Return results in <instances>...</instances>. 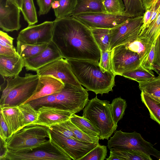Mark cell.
I'll return each instance as SVG.
<instances>
[{
  "instance_id": "6da1fadb",
  "label": "cell",
  "mask_w": 160,
  "mask_h": 160,
  "mask_svg": "<svg viewBox=\"0 0 160 160\" xmlns=\"http://www.w3.org/2000/svg\"><path fill=\"white\" fill-rule=\"evenodd\" d=\"M53 23L52 41L63 58L99 63L101 51L89 28L71 16Z\"/></svg>"
},
{
  "instance_id": "7a4b0ae2",
  "label": "cell",
  "mask_w": 160,
  "mask_h": 160,
  "mask_svg": "<svg viewBox=\"0 0 160 160\" xmlns=\"http://www.w3.org/2000/svg\"><path fill=\"white\" fill-rule=\"evenodd\" d=\"M71 69L81 85L96 95L112 91L116 75L113 72H103L99 63L87 60L68 59Z\"/></svg>"
},
{
  "instance_id": "3957f363",
  "label": "cell",
  "mask_w": 160,
  "mask_h": 160,
  "mask_svg": "<svg viewBox=\"0 0 160 160\" xmlns=\"http://www.w3.org/2000/svg\"><path fill=\"white\" fill-rule=\"evenodd\" d=\"M38 78L37 74L27 73L24 77L18 75L8 78L6 87L2 91L0 108L23 104L32 95Z\"/></svg>"
},
{
  "instance_id": "277c9868",
  "label": "cell",
  "mask_w": 160,
  "mask_h": 160,
  "mask_svg": "<svg viewBox=\"0 0 160 160\" xmlns=\"http://www.w3.org/2000/svg\"><path fill=\"white\" fill-rule=\"evenodd\" d=\"M82 117L99 132V140H108L118 126L112 118L109 102L100 100L97 96L88 101L83 109Z\"/></svg>"
},
{
  "instance_id": "5b68a950",
  "label": "cell",
  "mask_w": 160,
  "mask_h": 160,
  "mask_svg": "<svg viewBox=\"0 0 160 160\" xmlns=\"http://www.w3.org/2000/svg\"><path fill=\"white\" fill-rule=\"evenodd\" d=\"M1 160H71L72 159L51 139L32 148L19 150L6 149L1 154Z\"/></svg>"
},
{
  "instance_id": "8992f818",
  "label": "cell",
  "mask_w": 160,
  "mask_h": 160,
  "mask_svg": "<svg viewBox=\"0 0 160 160\" xmlns=\"http://www.w3.org/2000/svg\"><path fill=\"white\" fill-rule=\"evenodd\" d=\"M51 139L49 128L32 124L26 126L13 133L7 141L2 142L3 147L9 150L25 149L36 147Z\"/></svg>"
},
{
  "instance_id": "52a82bcc",
  "label": "cell",
  "mask_w": 160,
  "mask_h": 160,
  "mask_svg": "<svg viewBox=\"0 0 160 160\" xmlns=\"http://www.w3.org/2000/svg\"><path fill=\"white\" fill-rule=\"evenodd\" d=\"M108 147L110 150H139L158 159L160 158V152L151 143L144 139L140 134L135 131L126 132L116 130L108 140Z\"/></svg>"
},
{
  "instance_id": "ba28073f",
  "label": "cell",
  "mask_w": 160,
  "mask_h": 160,
  "mask_svg": "<svg viewBox=\"0 0 160 160\" xmlns=\"http://www.w3.org/2000/svg\"><path fill=\"white\" fill-rule=\"evenodd\" d=\"M88 90L82 86L64 83L59 92L56 93L55 106L73 114L82 110L89 101Z\"/></svg>"
},
{
  "instance_id": "9c48e42d",
  "label": "cell",
  "mask_w": 160,
  "mask_h": 160,
  "mask_svg": "<svg viewBox=\"0 0 160 160\" xmlns=\"http://www.w3.org/2000/svg\"><path fill=\"white\" fill-rule=\"evenodd\" d=\"M143 16L128 18L119 25L110 29V48L125 44L137 38L143 24Z\"/></svg>"
},
{
  "instance_id": "30bf717a",
  "label": "cell",
  "mask_w": 160,
  "mask_h": 160,
  "mask_svg": "<svg viewBox=\"0 0 160 160\" xmlns=\"http://www.w3.org/2000/svg\"><path fill=\"white\" fill-rule=\"evenodd\" d=\"M111 62L112 71L116 75L122 74L136 68L142 60L136 52L127 48L124 44L117 46L111 51Z\"/></svg>"
},
{
  "instance_id": "8fae6325",
  "label": "cell",
  "mask_w": 160,
  "mask_h": 160,
  "mask_svg": "<svg viewBox=\"0 0 160 160\" xmlns=\"http://www.w3.org/2000/svg\"><path fill=\"white\" fill-rule=\"evenodd\" d=\"M90 29L104 28L111 29L124 22L129 17L103 12H90L71 15Z\"/></svg>"
},
{
  "instance_id": "7c38bea8",
  "label": "cell",
  "mask_w": 160,
  "mask_h": 160,
  "mask_svg": "<svg viewBox=\"0 0 160 160\" xmlns=\"http://www.w3.org/2000/svg\"><path fill=\"white\" fill-rule=\"evenodd\" d=\"M53 26V21H48L29 26L20 31L17 41L33 45L49 43L52 41Z\"/></svg>"
},
{
  "instance_id": "4fadbf2b",
  "label": "cell",
  "mask_w": 160,
  "mask_h": 160,
  "mask_svg": "<svg viewBox=\"0 0 160 160\" xmlns=\"http://www.w3.org/2000/svg\"><path fill=\"white\" fill-rule=\"evenodd\" d=\"M49 129L51 140L72 160H80L99 144L66 138Z\"/></svg>"
},
{
  "instance_id": "5bb4252c",
  "label": "cell",
  "mask_w": 160,
  "mask_h": 160,
  "mask_svg": "<svg viewBox=\"0 0 160 160\" xmlns=\"http://www.w3.org/2000/svg\"><path fill=\"white\" fill-rule=\"evenodd\" d=\"M36 72L38 76H51L61 80L64 83L82 86L73 72L68 60L63 58L43 66Z\"/></svg>"
},
{
  "instance_id": "9a60e30c",
  "label": "cell",
  "mask_w": 160,
  "mask_h": 160,
  "mask_svg": "<svg viewBox=\"0 0 160 160\" xmlns=\"http://www.w3.org/2000/svg\"><path fill=\"white\" fill-rule=\"evenodd\" d=\"M20 9L9 0H0V28L3 31H18L21 28Z\"/></svg>"
},
{
  "instance_id": "2e32d148",
  "label": "cell",
  "mask_w": 160,
  "mask_h": 160,
  "mask_svg": "<svg viewBox=\"0 0 160 160\" xmlns=\"http://www.w3.org/2000/svg\"><path fill=\"white\" fill-rule=\"evenodd\" d=\"M38 117L34 124L47 127L69 120L73 114L55 106H43L38 110Z\"/></svg>"
},
{
  "instance_id": "e0dca14e",
  "label": "cell",
  "mask_w": 160,
  "mask_h": 160,
  "mask_svg": "<svg viewBox=\"0 0 160 160\" xmlns=\"http://www.w3.org/2000/svg\"><path fill=\"white\" fill-rule=\"evenodd\" d=\"M61 58L63 57L61 52L52 41L47 48L38 54L24 59V67L27 71L36 72L43 66Z\"/></svg>"
},
{
  "instance_id": "ac0fdd59",
  "label": "cell",
  "mask_w": 160,
  "mask_h": 160,
  "mask_svg": "<svg viewBox=\"0 0 160 160\" xmlns=\"http://www.w3.org/2000/svg\"><path fill=\"white\" fill-rule=\"evenodd\" d=\"M64 86L63 82L52 76H39L37 87L33 93L23 104L39 98L58 93Z\"/></svg>"
},
{
  "instance_id": "d6986e66",
  "label": "cell",
  "mask_w": 160,
  "mask_h": 160,
  "mask_svg": "<svg viewBox=\"0 0 160 160\" xmlns=\"http://www.w3.org/2000/svg\"><path fill=\"white\" fill-rule=\"evenodd\" d=\"M24 67V59L20 56L10 57L0 55V74L3 78L18 75Z\"/></svg>"
},
{
  "instance_id": "ffe728a7",
  "label": "cell",
  "mask_w": 160,
  "mask_h": 160,
  "mask_svg": "<svg viewBox=\"0 0 160 160\" xmlns=\"http://www.w3.org/2000/svg\"><path fill=\"white\" fill-rule=\"evenodd\" d=\"M0 113L2 115L12 135L23 128V117L18 106L0 108Z\"/></svg>"
},
{
  "instance_id": "44dd1931",
  "label": "cell",
  "mask_w": 160,
  "mask_h": 160,
  "mask_svg": "<svg viewBox=\"0 0 160 160\" xmlns=\"http://www.w3.org/2000/svg\"><path fill=\"white\" fill-rule=\"evenodd\" d=\"M138 82L142 92L160 103V75Z\"/></svg>"
},
{
  "instance_id": "7402d4cb",
  "label": "cell",
  "mask_w": 160,
  "mask_h": 160,
  "mask_svg": "<svg viewBox=\"0 0 160 160\" xmlns=\"http://www.w3.org/2000/svg\"><path fill=\"white\" fill-rule=\"evenodd\" d=\"M102 2V0H77L71 15L85 12H105Z\"/></svg>"
},
{
  "instance_id": "603a6c76",
  "label": "cell",
  "mask_w": 160,
  "mask_h": 160,
  "mask_svg": "<svg viewBox=\"0 0 160 160\" xmlns=\"http://www.w3.org/2000/svg\"><path fill=\"white\" fill-rule=\"evenodd\" d=\"M49 43L33 45L17 41L16 50L19 55L23 59L28 58L38 54L48 46Z\"/></svg>"
},
{
  "instance_id": "cb8c5ba5",
  "label": "cell",
  "mask_w": 160,
  "mask_h": 160,
  "mask_svg": "<svg viewBox=\"0 0 160 160\" xmlns=\"http://www.w3.org/2000/svg\"><path fill=\"white\" fill-rule=\"evenodd\" d=\"M160 34V13L156 19L140 33L138 38L153 45Z\"/></svg>"
},
{
  "instance_id": "d4e9b609",
  "label": "cell",
  "mask_w": 160,
  "mask_h": 160,
  "mask_svg": "<svg viewBox=\"0 0 160 160\" xmlns=\"http://www.w3.org/2000/svg\"><path fill=\"white\" fill-rule=\"evenodd\" d=\"M101 51H109V29L94 28L90 29Z\"/></svg>"
},
{
  "instance_id": "484cf974",
  "label": "cell",
  "mask_w": 160,
  "mask_h": 160,
  "mask_svg": "<svg viewBox=\"0 0 160 160\" xmlns=\"http://www.w3.org/2000/svg\"><path fill=\"white\" fill-rule=\"evenodd\" d=\"M70 120L78 128L87 134L94 137L99 136V133L95 127L82 116L73 114Z\"/></svg>"
},
{
  "instance_id": "4316f807",
  "label": "cell",
  "mask_w": 160,
  "mask_h": 160,
  "mask_svg": "<svg viewBox=\"0 0 160 160\" xmlns=\"http://www.w3.org/2000/svg\"><path fill=\"white\" fill-rule=\"evenodd\" d=\"M124 45L127 48L137 53L142 61L148 53L152 45L138 37Z\"/></svg>"
},
{
  "instance_id": "83f0119b",
  "label": "cell",
  "mask_w": 160,
  "mask_h": 160,
  "mask_svg": "<svg viewBox=\"0 0 160 160\" xmlns=\"http://www.w3.org/2000/svg\"><path fill=\"white\" fill-rule=\"evenodd\" d=\"M121 76L138 82L146 81L155 77L151 70L143 67L141 65L135 69L123 73Z\"/></svg>"
},
{
  "instance_id": "f1b7e54d",
  "label": "cell",
  "mask_w": 160,
  "mask_h": 160,
  "mask_svg": "<svg viewBox=\"0 0 160 160\" xmlns=\"http://www.w3.org/2000/svg\"><path fill=\"white\" fill-rule=\"evenodd\" d=\"M141 97L142 102L149 112L150 118L160 125V103L142 92Z\"/></svg>"
},
{
  "instance_id": "f546056e",
  "label": "cell",
  "mask_w": 160,
  "mask_h": 160,
  "mask_svg": "<svg viewBox=\"0 0 160 160\" xmlns=\"http://www.w3.org/2000/svg\"><path fill=\"white\" fill-rule=\"evenodd\" d=\"M125 7L124 14L129 18L143 16L145 12L142 0H122Z\"/></svg>"
},
{
  "instance_id": "4dcf8cb0",
  "label": "cell",
  "mask_w": 160,
  "mask_h": 160,
  "mask_svg": "<svg viewBox=\"0 0 160 160\" xmlns=\"http://www.w3.org/2000/svg\"><path fill=\"white\" fill-rule=\"evenodd\" d=\"M20 10L29 26L34 25L38 22L33 0H23Z\"/></svg>"
},
{
  "instance_id": "1f68e13d",
  "label": "cell",
  "mask_w": 160,
  "mask_h": 160,
  "mask_svg": "<svg viewBox=\"0 0 160 160\" xmlns=\"http://www.w3.org/2000/svg\"><path fill=\"white\" fill-rule=\"evenodd\" d=\"M115 153L121 160H152L150 156L138 150L122 151L110 150Z\"/></svg>"
},
{
  "instance_id": "d6a6232c",
  "label": "cell",
  "mask_w": 160,
  "mask_h": 160,
  "mask_svg": "<svg viewBox=\"0 0 160 160\" xmlns=\"http://www.w3.org/2000/svg\"><path fill=\"white\" fill-rule=\"evenodd\" d=\"M23 117V128L29 124H34L37 120L38 111L35 109L28 102L18 106Z\"/></svg>"
},
{
  "instance_id": "836d02e7",
  "label": "cell",
  "mask_w": 160,
  "mask_h": 160,
  "mask_svg": "<svg viewBox=\"0 0 160 160\" xmlns=\"http://www.w3.org/2000/svg\"><path fill=\"white\" fill-rule=\"evenodd\" d=\"M110 106L113 119L115 124H117L124 113L127 106L126 101L121 97L117 98L113 100Z\"/></svg>"
},
{
  "instance_id": "e575fe53",
  "label": "cell",
  "mask_w": 160,
  "mask_h": 160,
  "mask_svg": "<svg viewBox=\"0 0 160 160\" xmlns=\"http://www.w3.org/2000/svg\"><path fill=\"white\" fill-rule=\"evenodd\" d=\"M59 7L54 11L56 18L71 16L77 3V0H57Z\"/></svg>"
},
{
  "instance_id": "d590c367",
  "label": "cell",
  "mask_w": 160,
  "mask_h": 160,
  "mask_svg": "<svg viewBox=\"0 0 160 160\" xmlns=\"http://www.w3.org/2000/svg\"><path fill=\"white\" fill-rule=\"evenodd\" d=\"M102 3L105 13L125 15V7L122 0H102Z\"/></svg>"
},
{
  "instance_id": "8d00e7d4",
  "label": "cell",
  "mask_w": 160,
  "mask_h": 160,
  "mask_svg": "<svg viewBox=\"0 0 160 160\" xmlns=\"http://www.w3.org/2000/svg\"><path fill=\"white\" fill-rule=\"evenodd\" d=\"M65 122L67 127L72 132L78 140L83 142L99 143V139L98 136H92L85 133L72 123L70 119Z\"/></svg>"
},
{
  "instance_id": "74e56055",
  "label": "cell",
  "mask_w": 160,
  "mask_h": 160,
  "mask_svg": "<svg viewBox=\"0 0 160 160\" xmlns=\"http://www.w3.org/2000/svg\"><path fill=\"white\" fill-rule=\"evenodd\" d=\"M107 153V147L99 144L80 160H104Z\"/></svg>"
},
{
  "instance_id": "f35d334b",
  "label": "cell",
  "mask_w": 160,
  "mask_h": 160,
  "mask_svg": "<svg viewBox=\"0 0 160 160\" xmlns=\"http://www.w3.org/2000/svg\"><path fill=\"white\" fill-rule=\"evenodd\" d=\"M56 102V93H55L34 99L28 102L35 109L38 110L43 106H55Z\"/></svg>"
},
{
  "instance_id": "ab89813d",
  "label": "cell",
  "mask_w": 160,
  "mask_h": 160,
  "mask_svg": "<svg viewBox=\"0 0 160 160\" xmlns=\"http://www.w3.org/2000/svg\"><path fill=\"white\" fill-rule=\"evenodd\" d=\"M48 128L55 132L66 138L78 140L72 132L67 127L65 122L52 125Z\"/></svg>"
},
{
  "instance_id": "60d3db41",
  "label": "cell",
  "mask_w": 160,
  "mask_h": 160,
  "mask_svg": "<svg viewBox=\"0 0 160 160\" xmlns=\"http://www.w3.org/2000/svg\"><path fill=\"white\" fill-rule=\"evenodd\" d=\"M111 51H101V58L99 62V66L103 72H113L111 62Z\"/></svg>"
},
{
  "instance_id": "b9f144b4",
  "label": "cell",
  "mask_w": 160,
  "mask_h": 160,
  "mask_svg": "<svg viewBox=\"0 0 160 160\" xmlns=\"http://www.w3.org/2000/svg\"><path fill=\"white\" fill-rule=\"evenodd\" d=\"M154 58V45L153 44L148 53L142 61L141 65L146 68L156 72L153 66Z\"/></svg>"
},
{
  "instance_id": "7bdbcfd3",
  "label": "cell",
  "mask_w": 160,
  "mask_h": 160,
  "mask_svg": "<svg viewBox=\"0 0 160 160\" xmlns=\"http://www.w3.org/2000/svg\"><path fill=\"white\" fill-rule=\"evenodd\" d=\"M0 137L4 144L11 136L12 134L2 114L0 113Z\"/></svg>"
},
{
  "instance_id": "ee69618b",
  "label": "cell",
  "mask_w": 160,
  "mask_h": 160,
  "mask_svg": "<svg viewBox=\"0 0 160 160\" xmlns=\"http://www.w3.org/2000/svg\"><path fill=\"white\" fill-rule=\"evenodd\" d=\"M154 45V58L153 66L156 69L160 71V34L155 41Z\"/></svg>"
},
{
  "instance_id": "f6af8a7d",
  "label": "cell",
  "mask_w": 160,
  "mask_h": 160,
  "mask_svg": "<svg viewBox=\"0 0 160 160\" xmlns=\"http://www.w3.org/2000/svg\"><path fill=\"white\" fill-rule=\"evenodd\" d=\"M54 0H37L39 7L38 14L39 16L47 14L52 8V4Z\"/></svg>"
},
{
  "instance_id": "bcb514c9",
  "label": "cell",
  "mask_w": 160,
  "mask_h": 160,
  "mask_svg": "<svg viewBox=\"0 0 160 160\" xmlns=\"http://www.w3.org/2000/svg\"><path fill=\"white\" fill-rule=\"evenodd\" d=\"M14 38L7 33L1 30L0 31V45L5 47H14L13 42Z\"/></svg>"
},
{
  "instance_id": "7dc6e473",
  "label": "cell",
  "mask_w": 160,
  "mask_h": 160,
  "mask_svg": "<svg viewBox=\"0 0 160 160\" xmlns=\"http://www.w3.org/2000/svg\"><path fill=\"white\" fill-rule=\"evenodd\" d=\"M0 55L10 57L20 56L15 47L9 48L2 46L0 45Z\"/></svg>"
},
{
  "instance_id": "c3c4849f",
  "label": "cell",
  "mask_w": 160,
  "mask_h": 160,
  "mask_svg": "<svg viewBox=\"0 0 160 160\" xmlns=\"http://www.w3.org/2000/svg\"><path fill=\"white\" fill-rule=\"evenodd\" d=\"M152 11V10L151 9H149L146 10L144 13L143 19V24L141 27L140 32L146 28L150 24V21Z\"/></svg>"
},
{
  "instance_id": "681fc988",
  "label": "cell",
  "mask_w": 160,
  "mask_h": 160,
  "mask_svg": "<svg viewBox=\"0 0 160 160\" xmlns=\"http://www.w3.org/2000/svg\"><path fill=\"white\" fill-rule=\"evenodd\" d=\"M145 11L154 6L158 0H142Z\"/></svg>"
},
{
  "instance_id": "f907efd6",
  "label": "cell",
  "mask_w": 160,
  "mask_h": 160,
  "mask_svg": "<svg viewBox=\"0 0 160 160\" xmlns=\"http://www.w3.org/2000/svg\"><path fill=\"white\" fill-rule=\"evenodd\" d=\"M160 13V5L156 9L152 11L150 21V23L158 17Z\"/></svg>"
},
{
  "instance_id": "816d5d0a",
  "label": "cell",
  "mask_w": 160,
  "mask_h": 160,
  "mask_svg": "<svg viewBox=\"0 0 160 160\" xmlns=\"http://www.w3.org/2000/svg\"><path fill=\"white\" fill-rule=\"evenodd\" d=\"M110 156L106 159L107 160H121L120 158L118 157L115 153L110 150Z\"/></svg>"
},
{
  "instance_id": "f5cc1de1",
  "label": "cell",
  "mask_w": 160,
  "mask_h": 160,
  "mask_svg": "<svg viewBox=\"0 0 160 160\" xmlns=\"http://www.w3.org/2000/svg\"><path fill=\"white\" fill-rule=\"evenodd\" d=\"M21 9L23 0H9Z\"/></svg>"
},
{
  "instance_id": "db71d44e",
  "label": "cell",
  "mask_w": 160,
  "mask_h": 160,
  "mask_svg": "<svg viewBox=\"0 0 160 160\" xmlns=\"http://www.w3.org/2000/svg\"><path fill=\"white\" fill-rule=\"evenodd\" d=\"M59 7V3L57 0H54L52 4V8L54 11L56 10Z\"/></svg>"
},
{
  "instance_id": "11a10c76",
  "label": "cell",
  "mask_w": 160,
  "mask_h": 160,
  "mask_svg": "<svg viewBox=\"0 0 160 160\" xmlns=\"http://www.w3.org/2000/svg\"><path fill=\"white\" fill-rule=\"evenodd\" d=\"M159 5H160V0H158L156 4L153 6L151 7L150 8L153 10L156 9Z\"/></svg>"
},
{
  "instance_id": "9f6ffc18",
  "label": "cell",
  "mask_w": 160,
  "mask_h": 160,
  "mask_svg": "<svg viewBox=\"0 0 160 160\" xmlns=\"http://www.w3.org/2000/svg\"><path fill=\"white\" fill-rule=\"evenodd\" d=\"M159 160H160V158Z\"/></svg>"
}]
</instances>
